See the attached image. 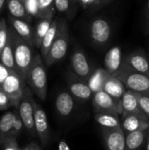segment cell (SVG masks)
<instances>
[{"instance_id":"obj_1","label":"cell","mask_w":149,"mask_h":150,"mask_svg":"<svg viewBox=\"0 0 149 150\" xmlns=\"http://www.w3.org/2000/svg\"><path fill=\"white\" fill-rule=\"evenodd\" d=\"M8 31L12 42L16 72L26 83L27 74L34 56L33 47L19 37L11 26L8 27Z\"/></svg>"},{"instance_id":"obj_2","label":"cell","mask_w":149,"mask_h":150,"mask_svg":"<svg viewBox=\"0 0 149 150\" xmlns=\"http://www.w3.org/2000/svg\"><path fill=\"white\" fill-rule=\"evenodd\" d=\"M26 83L30 90L40 99L46 100L47 93V76L46 65L40 54H35L30 66Z\"/></svg>"},{"instance_id":"obj_3","label":"cell","mask_w":149,"mask_h":150,"mask_svg":"<svg viewBox=\"0 0 149 150\" xmlns=\"http://www.w3.org/2000/svg\"><path fill=\"white\" fill-rule=\"evenodd\" d=\"M113 76L123 83L126 90L149 97L148 76L133 70L124 62L119 69L113 74Z\"/></svg>"},{"instance_id":"obj_4","label":"cell","mask_w":149,"mask_h":150,"mask_svg":"<svg viewBox=\"0 0 149 150\" xmlns=\"http://www.w3.org/2000/svg\"><path fill=\"white\" fill-rule=\"evenodd\" d=\"M69 41L68 26L65 20L59 19V28L55 39L48 51L47 55L43 59L45 65L51 66L61 61L67 54Z\"/></svg>"},{"instance_id":"obj_5","label":"cell","mask_w":149,"mask_h":150,"mask_svg":"<svg viewBox=\"0 0 149 150\" xmlns=\"http://www.w3.org/2000/svg\"><path fill=\"white\" fill-rule=\"evenodd\" d=\"M32 92L29 89V87L25 86L23 91V95L21 99L19 100L18 105L17 107V111L18 115L23 122L24 127L27 130V132L34 135V122H33V106H32Z\"/></svg>"},{"instance_id":"obj_6","label":"cell","mask_w":149,"mask_h":150,"mask_svg":"<svg viewBox=\"0 0 149 150\" xmlns=\"http://www.w3.org/2000/svg\"><path fill=\"white\" fill-rule=\"evenodd\" d=\"M92 106L95 113L110 112L121 115V99H117L105 92L104 91H97L92 95Z\"/></svg>"},{"instance_id":"obj_7","label":"cell","mask_w":149,"mask_h":150,"mask_svg":"<svg viewBox=\"0 0 149 150\" xmlns=\"http://www.w3.org/2000/svg\"><path fill=\"white\" fill-rule=\"evenodd\" d=\"M25 86V82L19 76L17 72L10 71L7 77L0 85V88L11 98L13 104V107L17 108Z\"/></svg>"},{"instance_id":"obj_8","label":"cell","mask_w":149,"mask_h":150,"mask_svg":"<svg viewBox=\"0 0 149 150\" xmlns=\"http://www.w3.org/2000/svg\"><path fill=\"white\" fill-rule=\"evenodd\" d=\"M70 63L72 72L77 77L87 83L93 70L87 59L86 54L80 47H76L74 49L70 59Z\"/></svg>"},{"instance_id":"obj_9","label":"cell","mask_w":149,"mask_h":150,"mask_svg":"<svg viewBox=\"0 0 149 150\" xmlns=\"http://www.w3.org/2000/svg\"><path fill=\"white\" fill-rule=\"evenodd\" d=\"M90 36L96 45L103 46L106 44L112 36V27L110 23L103 18L93 19L90 25Z\"/></svg>"},{"instance_id":"obj_10","label":"cell","mask_w":149,"mask_h":150,"mask_svg":"<svg viewBox=\"0 0 149 150\" xmlns=\"http://www.w3.org/2000/svg\"><path fill=\"white\" fill-rule=\"evenodd\" d=\"M33 106V122L34 130L40 142L43 146H47L49 142V127L47 123V118L43 108L36 103L35 100L32 101Z\"/></svg>"},{"instance_id":"obj_11","label":"cell","mask_w":149,"mask_h":150,"mask_svg":"<svg viewBox=\"0 0 149 150\" xmlns=\"http://www.w3.org/2000/svg\"><path fill=\"white\" fill-rule=\"evenodd\" d=\"M67 83L72 97L82 103L90 99L93 95L87 83L77 77L72 71L67 75Z\"/></svg>"},{"instance_id":"obj_12","label":"cell","mask_w":149,"mask_h":150,"mask_svg":"<svg viewBox=\"0 0 149 150\" xmlns=\"http://www.w3.org/2000/svg\"><path fill=\"white\" fill-rule=\"evenodd\" d=\"M149 127V118L145 114L129 113L120 115V129L124 134Z\"/></svg>"},{"instance_id":"obj_13","label":"cell","mask_w":149,"mask_h":150,"mask_svg":"<svg viewBox=\"0 0 149 150\" xmlns=\"http://www.w3.org/2000/svg\"><path fill=\"white\" fill-rule=\"evenodd\" d=\"M123 62L133 70L149 77V60L143 49H136L123 58Z\"/></svg>"},{"instance_id":"obj_14","label":"cell","mask_w":149,"mask_h":150,"mask_svg":"<svg viewBox=\"0 0 149 150\" xmlns=\"http://www.w3.org/2000/svg\"><path fill=\"white\" fill-rule=\"evenodd\" d=\"M105 150H126L125 134L120 127L102 128Z\"/></svg>"},{"instance_id":"obj_15","label":"cell","mask_w":149,"mask_h":150,"mask_svg":"<svg viewBox=\"0 0 149 150\" xmlns=\"http://www.w3.org/2000/svg\"><path fill=\"white\" fill-rule=\"evenodd\" d=\"M8 19L11 24V26L14 29V31L18 33V35L21 37L25 42H27L32 47H35L34 29L30 25V23L25 20L14 18L11 15H9Z\"/></svg>"},{"instance_id":"obj_16","label":"cell","mask_w":149,"mask_h":150,"mask_svg":"<svg viewBox=\"0 0 149 150\" xmlns=\"http://www.w3.org/2000/svg\"><path fill=\"white\" fill-rule=\"evenodd\" d=\"M75 98L68 91H61L55 99V109L62 118L68 117L74 111Z\"/></svg>"},{"instance_id":"obj_17","label":"cell","mask_w":149,"mask_h":150,"mask_svg":"<svg viewBox=\"0 0 149 150\" xmlns=\"http://www.w3.org/2000/svg\"><path fill=\"white\" fill-rule=\"evenodd\" d=\"M148 127L125 134L126 150H144Z\"/></svg>"},{"instance_id":"obj_18","label":"cell","mask_w":149,"mask_h":150,"mask_svg":"<svg viewBox=\"0 0 149 150\" xmlns=\"http://www.w3.org/2000/svg\"><path fill=\"white\" fill-rule=\"evenodd\" d=\"M121 108H122L121 114H129V113L144 114L140 107L137 93L130 90H126V91L124 92L121 98Z\"/></svg>"},{"instance_id":"obj_19","label":"cell","mask_w":149,"mask_h":150,"mask_svg":"<svg viewBox=\"0 0 149 150\" xmlns=\"http://www.w3.org/2000/svg\"><path fill=\"white\" fill-rule=\"evenodd\" d=\"M105 69L111 74H115L122 65L123 57L119 47H112L105 56Z\"/></svg>"},{"instance_id":"obj_20","label":"cell","mask_w":149,"mask_h":150,"mask_svg":"<svg viewBox=\"0 0 149 150\" xmlns=\"http://www.w3.org/2000/svg\"><path fill=\"white\" fill-rule=\"evenodd\" d=\"M111 74L105 69L102 68L96 69L92 71L91 75L90 76L87 84L91 90L92 93H96L97 91H103V87L105 84V82L108 78V76Z\"/></svg>"},{"instance_id":"obj_21","label":"cell","mask_w":149,"mask_h":150,"mask_svg":"<svg viewBox=\"0 0 149 150\" xmlns=\"http://www.w3.org/2000/svg\"><path fill=\"white\" fill-rule=\"evenodd\" d=\"M126 90V89L123 83L113 75H110L108 76L103 87V91L105 92L117 99H121Z\"/></svg>"},{"instance_id":"obj_22","label":"cell","mask_w":149,"mask_h":150,"mask_svg":"<svg viewBox=\"0 0 149 150\" xmlns=\"http://www.w3.org/2000/svg\"><path fill=\"white\" fill-rule=\"evenodd\" d=\"M6 5L8 8V11L10 12V15L25 20L28 23L32 21V16L27 12L25 3L22 0H6Z\"/></svg>"},{"instance_id":"obj_23","label":"cell","mask_w":149,"mask_h":150,"mask_svg":"<svg viewBox=\"0 0 149 150\" xmlns=\"http://www.w3.org/2000/svg\"><path fill=\"white\" fill-rule=\"evenodd\" d=\"M58 28H59V19H57V18L53 19L47 33H46V35L44 36V38L42 40L41 46L40 48V55H41L42 59H45V57L47 55L48 51H49V49L55 39V36L57 34Z\"/></svg>"},{"instance_id":"obj_24","label":"cell","mask_w":149,"mask_h":150,"mask_svg":"<svg viewBox=\"0 0 149 150\" xmlns=\"http://www.w3.org/2000/svg\"><path fill=\"white\" fill-rule=\"evenodd\" d=\"M0 62L9 70L16 72L15 63H14V56H13V48H12V42L11 36L8 31V39L7 41L1 52L0 54Z\"/></svg>"},{"instance_id":"obj_25","label":"cell","mask_w":149,"mask_h":150,"mask_svg":"<svg viewBox=\"0 0 149 150\" xmlns=\"http://www.w3.org/2000/svg\"><path fill=\"white\" fill-rule=\"evenodd\" d=\"M96 121L103 128L120 127V116L110 112H98L94 116Z\"/></svg>"},{"instance_id":"obj_26","label":"cell","mask_w":149,"mask_h":150,"mask_svg":"<svg viewBox=\"0 0 149 150\" xmlns=\"http://www.w3.org/2000/svg\"><path fill=\"white\" fill-rule=\"evenodd\" d=\"M15 118V112H8L4 113L0 119V145L11 136V133L12 130L13 121Z\"/></svg>"},{"instance_id":"obj_27","label":"cell","mask_w":149,"mask_h":150,"mask_svg":"<svg viewBox=\"0 0 149 150\" xmlns=\"http://www.w3.org/2000/svg\"><path fill=\"white\" fill-rule=\"evenodd\" d=\"M53 19L49 18H40L39 19L38 23L36 24V26L34 29V41H35V47L38 49L40 48L42 40L46 33H47L50 25L52 23Z\"/></svg>"},{"instance_id":"obj_28","label":"cell","mask_w":149,"mask_h":150,"mask_svg":"<svg viewBox=\"0 0 149 150\" xmlns=\"http://www.w3.org/2000/svg\"><path fill=\"white\" fill-rule=\"evenodd\" d=\"M38 2V11L39 19L49 18L53 19L55 7L54 0H37Z\"/></svg>"},{"instance_id":"obj_29","label":"cell","mask_w":149,"mask_h":150,"mask_svg":"<svg viewBox=\"0 0 149 150\" xmlns=\"http://www.w3.org/2000/svg\"><path fill=\"white\" fill-rule=\"evenodd\" d=\"M8 25L4 18L0 19V54L8 39Z\"/></svg>"},{"instance_id":"obj_30","label":"cell","mask_w":149,"mask_h":150,"mask_svg":"<svg viewBox=\"0 0 149 150\" xmlns=\"http://www.w3.org/2000/svg\"><path fill=\"white\" fill-rule=\"evenodd\" d=\"M15 112V118H14V121H13V126H12V130H11V136H13V137H16L20 134L21 130L23 129L24 127V125H23V122L18 115V111H14Z\"/></svg>"},{"instance_id":"obj_31","label":"cell","mask_w":149,"mask_h":150,"mask_svg":"<svg viewBox=\"0 0 149 150\" xmlns=\"http://www.w3.org/2000/svg\"><path fill=\"white\" fill-rule=\"evenodd\" d=\"M25 6L27 12L32 16L39 18V11H38V2L37 0H25Z\"/></svg>"},{"instance_id":"obj_32","label":"cell","mask_w":149,"mask_h":150,"mask_svg":"<svg viewBox=\"0 0 149 150\" xmlns=\"http://www.w3.org/2000/svg\"><path fill=\"white\" fill-rule=\"evenodd\" d=\"M71 0H54V7L57 11L68 13L71 11Z\"/></svg>"},{"instance_id":"obj_33","label":"cell","mask_w":149,"mask_h":150,"mask_svg":"<svg viewBox=\"0 0 149 150\" xmlns=\"http://www.w3.org/2000/svg\"><path fill=\"white\" fill-rule=\"evenodd\" d=\"M137 96H138L139 105L142 112L149 118V97L141 95V94H138V93H137Z\"/></svg>"},{"instance_id":"obj_34","label":"cell","mask_w":149,"mask_h":150,"mask_svg":"<svg viewBox=\"0 0 149 150\" xmlns=\"http://www.w3.org/2000/svg\"><path fill=\"white\" fill-rule=\"evenodd\" d=\"M13 106V104L8 95L0 88V111L6 110Z\"/></svg>"},{"instance_id":"obj_35","label":"cell","mask_w":149,"mask_h":150,"mask_svg":"<svg viewBox=\"0 0 149 150\" xmlns=\"http://www.w3.org/2000/svg\"><path fill=\"white\" fill-rule=\"evenodd\" d=\"M2 146H3V150H20L18 146L16 137H13V136L8 137L3 142Z\"/></svg>"},{"instance_id":"obj_36","label":"cell","mask_w":149,"mask_h":150,"mask_svg":"<svg viewBox=\"0 0 149 150\" xmlns=\"http://www.w3.org/2000/svg\"><path fill=\"white\" fill-rule=\"evenodd\" d=\"M145 33L149 35V0H148L146 11H145Z\"/></svg>"},{"instance_id":"obj_37","label":"cell","mask_w":149,"mask_h":150,"mask_svg":"<svg viewBox=\"0 0 149 150\" xmlns=\"http://www.w3.org/2000/svg\"><path fill=\"white\" fill-rule=\"evenodd\" d=\"M113 0H96L95 1V9L96 10H98V9H101L103 8L105 5L108 4L109 3L112 2Z\"/></svg>"},{"instance_id":"obj_38","label":"cell","mask_w":149,"mask_h":150,"mask_svg":"<svg viewBox=\"0 0 149 150\" xmlns=\"http://www.w3.org/2000/svg\"><path fill=\"white\" fill-rule=\"evenodd\" d=\"M58 150H71L69 146L68 145V143L66 142L65 140H61L59 142V145H58Z\"/></svg>"},{"instance_id":"obj_39","label":"cell","mask_w":149,"mask_h":150,"mask_svg":"<svg viewBox=\"0 0 149 150\" xmlns=\"http://www.w3.org/2000/svg\"><path fill=\"white\" fill-rule=\"evenodd\" d=\"M31 146H32V150H41L40 147L36 142H31Z\"/></svg>"},{"instance_id":"obj_40","label":"cell","mask_w":149,"mask_h":150,"mask_svg":"<svg viewBox=\"0 0 149 150\" xmlns=\"http://www.w3.org/2000/svg\"><path fill=\"white\" fill-rule=\"evenodd\" d=\"M144 150H149V128L148 131V136H147V141H146V145Z\"/></svg>"},{"instance_id":"obj_41","label":"cell","mask_w":149,"mask_h":150,"mask_svg":"<svg viewBox=\"0 0 149 150\" xmlns=\"http://www.w3.org/2000/svg\"><path fill=\"white\" fill-rule=\"evenodd\" d=\"M5 3H6V0H0V12H1V11L3 10V8H4Z\"/></svg>"},{"instance_id":"obj_42","label":"cell","mask_w":149,"mask_h":150,"mask_svg":"<svg viewBox=\"0 0 149 150\" xmlns=\"http://www.w3.org/2000/svg\"><path fill=\"white\" fill-rule=\"evenodd\" d=\"M20 150H32V146H31V143L30 144H28V145H26L25 148H23L22 149Z\"/></svg>"},{"instance_id":"obj_43","label":"cell","mask_w":149,"mask_h":150,"mask_svg":"<svg viewBox=\"0 0 149 150\" xmlns=\"http://www.w3.org/2000/svg\"><path fill=\"white\" fill-rule=\"evenodd\" d=\"M148 60H149V54H148Z\"/></svg>"},{"instance_id":"obj_44","label":"cell","mask_w":149,"mask_h":150,"mask_svg":"<svg viewBox=\"0 0 149 150\" xmlns=\"http://www.w3.org/2000/svg\"><path fill=\"white\" fill-rule=\"evenodd\" d=\"M22 1H24V0H22Z\"/></svg>"},{"instance_id":"obj_45","label":"cell","mask_w":149,"mask_h":150,"mask_svg":"<svg viewBox=\"0 0 149 150\" xmlns=\"http://www.w3.org/2000/svg\"><path fill=\"white\" fill-rule=\"evenodd\" d=\"M24 1H25V0H24Z\"/></svg>"}]
</instances>
